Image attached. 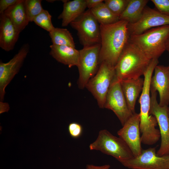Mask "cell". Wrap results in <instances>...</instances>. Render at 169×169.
I'll use <instances>...</instances> for the list:
<instances>
[{"label": "cell", "instance_id": "8992f818", "mask_svg": "<svg viewBox=\"0 0 169 169\" xmlns=\"http://www.w3.org/2000/svg\"><path fill=\"white\" fill-rule=\"evenodd\" d=\"M83 47L100 44V24L88 9L70 24Z\"/></svg>", "mask_w": 169, "mask_h": 169}, {"label": "cell", "instance_id": "52a82bcc", "mask_svg": "<svg viewBox=\"0 0 169 169\" xmlns=\"http://www.w3.org/2000/svg\"><path fill=\"white\" fill-rule=\"evenodd\" d=\"M100 44L83 47L79 50V57L77 67L79 77L77 84L80 89L85 88L89 81L96 74L99 69Z\"/></svg>", "mask_w": 169, "mask_h": 169}, {"label": "cell", "instance_id": "9a60e30c", "mask_svg": "<svg viewBox=\"0 0 169 169\" xmlns=\"http://www.w3.org/2000/svg\"><path fill=\"white\" fill-rule=\"evenodd\" d=\"M21 32L4 13L0 14V47L7 52L13 50Z\"/></svg>", "mask_w": 169, "mask_h": 169}, {"label": "cell", "instance_id": "e0dca14e", "mask_svg": "<svg viewBox=\"0 0 169 169\" xmlns=\"http://www.w3.org/2000/svg\"><path fill=\"white\" fill-rule=\"evenodd\" d=\"M121 89L127 105L133 113L137 99L143 90L144 79H125L120 81Z\"/></svg>", "mask_w": 169, "mask_h": 169}, {"label": "cell", "instance_id": "5bb4252c", "mask_svg": "<svg viewBox=\"0 0 169 169\" xmlns=\"http://www.w3.org/2000/svg\"><path fill=\"white\" fill-rule=\"evenodd\" d=\"M152 77L150 89L159 93V105L162 106L169 104V66L157 65Z\"/></svg>", "mask_w": 169, "mask_h": 169}, {"label": "cell", "instance_id": "7402d4cb", "mask_svg": "<svg viewBox=\"0 0 169 169\" xmlns=\"http://www.w3.org/2000/svg\"><path fill=\"white\" fill-rule=\"evenodd\" d=\"M52 44L64 45L75 48L73 37L69 31L66 28H55L49 32Z\"/></svg>", "mask_w": 169, "mask_h": 169}, {"label": "cell", "instance_id": "44dd1931", "mask_svg": "<svg viewBox=\"0 0 169 169\" xmlns=\"http://www.w3.org/2000/svg\"><path fill=\"white\" fill-rule=\"evenodd\" d=\"M90 10L100 24H109L119 20V17L114 14L104 3L102 2Z\"/></svg>", "mask_w": 169, "mask_h": 169}, {"label": "cell", "instance_id": "ba28073f", "mask_svg": "<svg viewBox=\"0 0 169 169\" xmlns=\"http://www.w3.org/2000/svg\"><path fill=\"white\" fill-rule=\"evenodd\" d=\"M119 161L131 169H169V155L158 156L155 147L142 150L139 155Z\"/></svg>", "mask_w": 169, "mask_h": 169}, {"label": "cell", "instance_id": "1f68e13d", "mask_svg": "<svg viewBox=\"0 0 169 169\" xmlns=\"http://www.w3.org/2000/svg\"><path fill=\"white\" fill-rule=\"evenodd\" d=\"M166 50L168 51L169 54V37L166 44ZM168 66H169V64Z\"/></svg>", "mask_w": 169, "mask_h": 169}, {"label": "cell", "instance_id": "6da1fadb", "mask_svg": "<svg viewBox=\"0 0 169 169\" xmlns=\"http://www.w3.org/2000/svg\"><path fill=\"white\" fill-rule=\"evenodd\" d=\"M128 24L125 21L120 20L110 24H100V64L102 62H105L115 67L129 40L130 34Z\"/></svg>", "mask_w": 169, "mask_h": 169}, {"label": "cell", "instance_id": "277c9868", "mask_svg": "<svg viewBox=\"0 0 169 169\" xmlns=\"http://www.w3.org/2000/svg\"><path fill=\"white\" fill-rule=\"evenodd\" d=\"M89 148L111 156L118 161L134 157L129 147L121 138L114 136L105 129L99 131L97 138L90 144Z\"/></svg>", "mask_w": 169, "mask_h": 169}, {"label": "cell", "instance_id": "7c38bea8", "mask_svg": "<svg viewBox=\"0 0 169 169\" xmlns=\"http://www.w3.org/2000/svg\"><path fill=\"white\" fill-rule=\"evenodd\" d=\"M169 25V17L146 6L140 19L136 22L128 23L130 36L141 34L152 28Z\"/></svg>", "mask_w": 169, "mask_h": 169}, {"label": "cell", "instance_id": "cb8c5ba5", "mask_svg": "<svg viewBox=\"0 0 169 169\" xmlns=\"http://www.w3.org/2000/svg\"><path fill=\"white\" fill-rule=\"evenodd\" d=\"M51 18L52 16L49 12L44 9L35 17L33 22L36 24L49 32L55 28L53 24Z\"/></svg>", "mask_w": 169, "mask_h": 169}, {"label": "cell", "instance_id": "8fae6325", "mask_svg": "<svg viewBox=\"0 0 169 169\" xmlns=\"http://www.w3.org/2000/svg\"><path fill=\"white\" fill-rule=\"evenodd\" d=\"M30 49L28 44H23L18 52L7 63L0 62V100L3 101L5 89L19 72Z\"/></svg>", "mask_w": 169, "mask_h": 169}, {"label": "cell", "instance_id": "30bf717a", "mask_svg": "<svg viewBox=\"0 0 169 169\" xmlns=\"http://www.w3.org/2000/svg\"><path fill=\"white\" fill-rule=\"evenodd\" d=\"M157 92L151 90L150 114L156 118L159 127L161 144L156 152L159 156L169 155V122L167 114L168 106H161L157 100Z\"/></svg>", "mask_w": 169, "mask_h": 169}, {"label": "cell", "instance_id": "d6986e66", "mask_svg": "<svg viewBox=\"0 0 169 169\" xmlns=\"http://www.w3.org/2000/svg\"><path fill=\"white\" fill-rule=\"evenodd\" d=\"M3 13L9 18L21 32L29 22L25 12L24 0H21L18 3L8 8Z\"/></svg>", "mask_w": 169, "mask_h": 169}, {"label": "cell", "instance_id": "d6a6232c", "mask_svg": "<svg viewBox=\"0 0 169 169\" xmlns=\"http://www.w3.org/2000/svg\"><path fill=\"white\" fill-rule=\"evenodd\" d=\"M167 114H168V120H169V107H168V109H167Z\"/></svg>", "mask_w": 169, "mask_h": 169}, {"label": "cell", "instance_id": "2e32d148", "mask_svg": "<svg viewBox=\"0 0 169 169\" xmlns=\"http://www.w3.org/2000/svg\"><path fill=\"white\" fill-rule=\"evenodd\" d=\"M49 47V54L58 62L68 65L69 68L78 66L79 52L75 48L53 44L50 45Z\"/></svg>", "mask_w": 169, "mask_h": 169}, {"label": "cell", "instance_id": "836d02e7", "mask_svg": "<svg viewBox=\"0 0 169 169\" xmlns=\"http://www.w3.org/2000/svg\"><path fill=\"white\" fill-rule=\"evenodd\" d=\"M55 0H46L47 1L49 2H50V3H53L54 2Z\"/></svg>", "mask_w": 169, "mask_h": 169}, {"label": "cell", "instance_id": "603a6c76", "mask_svg": "<svg viewBox=\"0 0 169 169\" xmlns=\"http://www.w3.org/2000/svg\"><path fill=\"white\" fill-rule=\"evenodd\" d=\"M41 2V0H24L25 12L29 22H33L35 17L44 10Z\"/></svg>", "mask_w": 169, "mask_h": 169}, {"label": "cell", "instance_id": "484cf974", "mask_svg": "<svg viewBox=\"0 0 169 169\" xmlns=\"http://www.w3.org/2000/svg\"><path fill=\"white\" fill-rule=\"evenodd\" d=\"M156 10L161 13L169 17V0H151Z\"/></svg>", "mask_w": 169, "mask_h": 169}, {"label": "cell", "instance_id": "7a4b0ae2", "mask_svg": "<svg viewBox=\"0 0 169 169\" xmlns=\"http://www.w3.org/2000/svg\"><path fill=\"white\" fill-rule=\"evenodd\" d=\"M151 59L129 40L114 67L115 78L120 81L141 77Z\"/></svg>", "mask_w": 169, "mask_h": 169}, {"label": "cell", "instance_id": "4316f807", "mask_svg": "<svg viewBox=\"0 0 169 169\" xmlns=\"http://www.w3.org/2000/svg\"><path fill=\"white\" fill-rule=\"evenodd\" d=\"M68 131L70 136L72 138H77L81 135L83 128L80 124L75 122L69 124L68 126Z\"/></svg>", "mask_w": 169, "mask_h": 169}, {"label": "cell", "instance_id": "4dcf8cb0", "mask_svg": "<svg viewBox=\"0 0 169 169\" xmlns=\"http://www.w3.org/2000/svg\"><path fill=\"white\" fill-rule=\"evenodd\" d=\"M0 113L7 112L9 109V104L7 102L3 101L0 102Z\"/></svg>", "mask_w": 169, "mask_h": 169}, {"label": "cell", "instance_id": "f546056e", "mask_svg": "<svg viewBox=\"0 0 169 169\" xmlns=\"http://www.w3.org/2000/svg\"><path fill=\"white\" fill-rule=\"evenodd\" d=\"M110 166L106 164L101 166H97L92 164H88L86 166V169H109Z\"/></svg>", "mask_w": 169, "mask_h": 169}, {"label": "cell", "instance_id": "ac0fdd59", "mask_svg": "<svg viewBox=\"0 0 169 169\" xmlns=\"http://www.w3.org/2000/svg\"><path fill=\"white\" fill-rule=\"evenodd\" d=\"M63 10L58 19L62 20V26H67L80 16L87 8L85 0H62Z\"/></svg>", "mask_w": 169, "mask_h": 169}, {"label": "cell", "instance_id": "4fadbf2b", "mask_svg": "<svg viewBox=\"0 0 169 169\" xmlns=\"http://www.w3.org/2000/svg\"><path fill=\"white\" fill-rule=\"evenodd\" d=\"M140 124V114L135 112L117 132L119 137L127 145L134 156L140 155L142 150Z\"/></svg>", "mask_w": 169, "mask_h": 169}, {"label": "cell", "instance_id": "83f0119b", "mask_svg": "<svg viewBox=\"0 0 169 169\" xmlns=\"http://www.w3.org/2000/svg\"><path fill=\"white\" fill-rule=\"evenodd\" d=\"M21 0H0V14L3 13L8 8L19 2Z\"/></svg>", "mask_w": 169, "mask_h": 169}, {"label": "cell", "instance_id": "ffe728a7", "mask_svg": "<svg viewBox=\"0 0 169 169\" xmlns=\"http://www.w3.org/2000/svg\"><path fill=\"white\" fill-rule=\"evenodd\" d=\"M148 0H129L128 3L119 18V20L133 23L141 18L143 10L149 2Z\"/></svg>", "mask_w": 169, "mask_h": 169}, {"label": "cell", "instance_id": "3957f363", "mask_svg": "<svg viewBox=\"0 0 169 169\" xmlns=\"http://www.w3.org/2000/svg\"><path fill=\"white\" fill-rule=\"evenodd\" d=\"M169 25L150 29L141 34L130 36V40L151 59H158L166 50Z\"/></svg>", "mask_w": 169, "mask_h": 169}, {"label": "cell", "instance_id": "d4e9b609", "mask_svg": "<svg viewBox=\"0 0 169 169\" xmlns=\"http://www.w3.org/2000/svg\"><path fill=\"white\" fill-rule=\"evenodd\" d=\"M129 0H105L104 3L115 15L119 17L126 8Z\"/></svg>", "mask_w": 169, "mask_h": 169}, {"label": "cell", "instance_id": "9c48e42d", "mask_svg": "<svg viewBox=\"0 0 169 169\" xmlns=\"http://www.w3.org/2000/svg\"><path fill=\"white\" fill-rule=\"evenodd\" d=\"M104 108L112 111L118 118L122 126L134 114L127 105L120 82L115 77L107 93Z\"/></svg>", "mask_w": 169, "mask_h": 169}, {"label": "cell", "instance_id": "f1b7e54d", "mask_svg": "<svg viewBox=\"0 0 169 169\" xmlns=\"http://www.w3.org/2000/svg\"><path fill=\"white\" fill-rule=\"evenodd\" d=\"M104 1L103 0H85L87 8L90 9L95 8Z\"/></svg>", "mask_w": 169, "mask_h": 169}, {"label": "cell", "instance_id": "5b68a950", "mask_svg": "<svg viewBox=\"0 0 169 169\" xmlns=\"http://www.w3.org/2000/svg\"><path fill=\"white\" fill-rule=\"evenodd\" d=\"M115 78L114 67L105 62H102L96 74L86 85L85 88L92 94L101 108H104L107 93Z\"/></svg>", "mask_w": 169, "mask_h": 169}]
</instances>
